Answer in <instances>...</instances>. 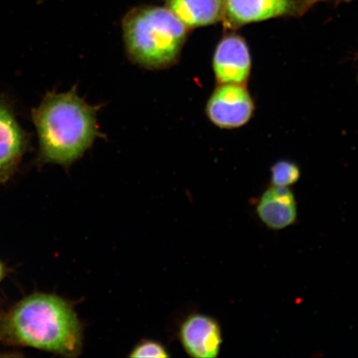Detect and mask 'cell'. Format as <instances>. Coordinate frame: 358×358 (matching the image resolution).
<instances>
[{"label": "cell", "mask_w": 358, "mask_h": 358, "mask_svg": "<svg viewBox=\"0 0 358 358\" xmlns=\"http://www.w3.org/2000/svg\"><path fill=\"white\" fill-rule=\"evenodd\" d=\"M301 171L296 164L289 161H279L271 169V183L275 187H289L296 182Z\"/></svg>", "instance_id": "8fae6325"}, {"label": "cell", "mask_w": 358, "mask_h": 358, "mask_svg": "<svg viewBox=\"0 0 358 358\" xmlns=\"http://www.w3.org/2000/svg\"><path fill=\"white\" fill-rule=\"evenodd\" d=\"M99 109L80 97L75 87L66 92H48L31 113L38 134V166L57 164L69 169L82 159L101 136Z\"/></svg>", "instance_id": "7a4b0ae2"}, {"label": "cell", "mask_w": 358, "mask_h": 358, "mask_svg": "<svg viewBox=\"0 0 358 358\" xmlns=\"http://www.w3.org/2000/svg\"><path fill=\"white\" fill-rule=\"evenodd\" d=\"M178 338L187 355L194 358H216L222 343L218 322L203 313H192L182 322Z\"/></svg>", "instance_id": "52a82bcc"}, {"label": "cell", "mask_w": 358, "mask_h": 358, "mask_svg": "<svg viewBox=\"0 0 358 358\" xmlns=\"http://www.w3.org/2000/svg\"><path fill=\"white\" fill-rule=\"evenodd\" d=\"M252 69V59L245 40L238 35L225 36L218 43L213 56V71L220 84L245 86Z\"/></svg>", "instance_id": "ba28073f"}, {"label": "cell", "mask_w": 358, "mask_h": 358, "mask_svg": "<svg viewBox=\"0 0 358 358\" xmlns=\"http://www.w3.org/2000/svg\"><path fill=\"white\" fill-rule=\"evenodd\" d=\"M30 141L29 134L17 122L13 107L0 99V185L15 176Z\"/></svg>", "instance_id": "8992f818"}, {"label": "cell", "mask_w": 358, "mask_h": 358, "mask_svg": "<svg viewBox=\"0 0 358 358\" xmlns=\"http://www.w3.org/2000/svg\"><path fill=\"white\" fill-rule=\"evenodd\" d=\"M167 8L187 28H199L222 20L224 0H168Z\"/></svg>", "instance_id": "30bf717a"}, {"label": "cell", "mask_w": 358, "mask_h": 358, "mask_svg": "<svg viewBox=\"0 0 358 358\" xmlns=\"http://www.w3.org/2000/svg\"><path fill=\"white\" fill-rule=\"evenodd\" d=\"M319 0H224L222 21L236 29L252 22L285 16H299Z\"/></svg>", "instance_id": "277c9868"}, {"label": "cell", "mask_w": 358, "mask_h": 358, "mask_svg": "<svg viewBox=\"0 0 358 358\" xmlns=\"http://www.w3.org/2000/svg\"><path fill=\"white\" fill-rule=\"evenodd\" d=\"M257 213L267 227L285 229L297 220L296 200L288 187L272 186L259 199Z\"/></svg>", "instance_id": "9c48e42d"}, {"label": "cell", "mask_w": 358, "mask_h": 358, "mask_svg": "<svg viewBox=\"0 0 358 358\" xmlns=\"http://www.w3.org/2000/svg\"><path fill=\"white\" fill-rule=\"evenodd\" d=\"M189 29L168 8H134L122 22L127 55L146 69L172 66L180 57Z\"/></svg>", "instance_id": "3957f363"}, {"label": "cell", "mask_w": 358, "mask_h": 358, "mask_svg": "<svg viewBox=\"0 0 358 358\" xmlns=\"http://www.w3.org/2000/svg\"><path fill=\"white\" fill-rule=\"evenodd\" d=\"M131 357L168 358L170 355L162 343L153 340H143L132 349Z\"/></svg>", "instance_id": "7c38bea8"}, {"label": "cell", "mask_w": 358, "mask_h": 358, "mask_svg": "<svg viewBox=\"0 0 358 358\" xmlns=\"http://www.w3.org/2000/svg\"><path fill=\"white\" fill-rule=\"evenodd\" d=\"M8 273V268L7 266L1 261V259H0V284H1L3 280L6 278Z\"/></svg>", "instance_id": "4fadbf2b"}, {"label": "cell", "mask_w": 358, "mask_h": 358, "mask_svg": "<svg viewBox=\"0 0 358 358\" xmlns=\"http://www.w3.org/2000/svg\"><path fill=\"white\" fill-rule=\"evenodd\" d=\"M84 326L73 303L56 294L36 292L0 310V344L78 357Z\"/></svg>", "instance_id": "6da1fadb"}, {"label": "cell", "mask_w": 358, "mask_h": 358, "mask_svg": "<svg viewBox=\"0 0 358 358\" xmlns=\"http://www.w3.org/2000/svg\"><path fill=\"white\" fill-rule=\"evenodd\" d=\"M254 108L252 98L244 86L220 84L209 98L206 112L217 127L235 129L249 122Z\"/></svg>", "instance_id": "5b68a950"}]
</instances>
